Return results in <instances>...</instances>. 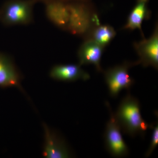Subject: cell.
Returning <instances> with one entry per match:
<instances>
[{"label": "cell", "instance_id": "9a60e30c", "mask_svg": "<svg viewBox=\"0 0 158 158\" xmlns=\"http://www.w3.org/2000/svg\"><path fill=\"white\" fill-rule=\"evenodd\" d=\"M35 2H41L44 3L47 2H49L51 1H55V0H34ZM58 1H64V2H71V1H80L81 0H58Z\"/></svg>", "mask_w": 158, "mask_h": 158}, {"label": "cell", "instance_id": "7c38bea8", "mask_svg": "<svg viewBox=\"0 0 158 158\" xmlns=\"http://www.w3.org/2000/svg\"><path fill=\"white\" fill-rule=\"evenodd\" d=\"M148 0H137L134 9L130 13L124 28L141 31V24L148 15L147 4Z\"/></svg>", "mask_w": 158, "mask_h": 158}, {"label": "cell", "instance_id": "5b68a950", "mask_svg": "<svg viewBox=\"0 0 158 158\" xmlns=\"http://www.w3.org/2000/svg\"><path fill=\"white\" fill-rule=\"evenodd\" d=\"M137 64H138V62L135 63L125 62L105 72V80L111 97H117L122 89L129 90L134 84V81L129 74L128 70L133 65Z\"/></svg>", "mask_w": 158, "mask_h": 158}, {"label": "cell", "instance_id": "8fae6325", "mask_svg": "<svg viewBox=\"0 0 158 158\" xmlns=\"http://www.w3.org/2000/svg\"><path fill=\"white\" fill-rule=\"evenodd\" d=\"M76 64H65L55 65L51 69L50 76L57 81H75L79 80L87 81L90 76L81 67Z\"/></svg>", "mask_w": 158, "mask_h": 158}, {"label": "cell", "instance_id": "8992f818", "mask_svg": "<svg viewBox=\"0 0 158 158\" xmlns=\"http://www.w3.org/2000/svg\"><path fill=\"white\" fill-rule=\"evenodd\" d=\"M43 127L44 135V156L47 158L70 157V151L65 140L46 124L44 123Z\"/></svg>", "mask_w": 158, "mask_h": 158}, {"label": "cell", "instance_id": "3957f363", "mask_svg": "<svg viewBox=\"0 0 158 158\" xmlns=\"http://www.w3.org/2000/svg\"><path fill=\"white\" fill-rule=\"evenodd\" d=\"M106 104L110 110V118L105 130V147L110 154L114 157L126 156L129 152L128 148L123 141L121 130L116 121L110 104L108 102Z\"/></svg>", "mask_w": 158, "mask_h": 158}, {"label": "cell", "instance_id": "30bf717a", "mask_svg": "<svg viewBox=\"0 0 158 158\" xmlns=\"http://www.w3.org/2000/svg\"><path fill=\"white\" fill-rule=\"evenodd\" d=\"M103 48L93 39L86 40L79 48L78 53L79 65L93 64L98 71L102 72L100 62Z\"/></svg>", "mask_w": 158, "mask_h": 158}, {"label": "cell", "instance_id": "277c9868", "mask_svg": "<svg viewBox=\"0 0 158 158\" xmlns=\"http://www.w3.org/2000/svg\"><path fill=\"white\" fill-rule=\"evenodd\" d=\"M69 21L67 31L77 36H82L89 32L93 18L88 8L80 1L68 2Z\"/></svg>", "mask_w": 158, "mask_h": 158}, {"label": "cell", "instance_id": "ba28073f", "mask_svg": "<svg viewBox=\"0 0 158 158\" xmlns=\"http://www.w3.org/2000/svg\"><path fill=\"white\" fill-rule=\"evenodd\" d=\"M21 74L11 57L0 52V87H17L24 92L21 85Z\"/></svg>", "mask_w": 158, "mask_h": 158}, {"label": "cell", "instance_id": "7a4b0ae2", "mask_svg": "<svg viewBox=\"0 0 158 158\" xmlns=\"http://www.w3.org/2000/svg\"><path fill=\"white\" fill-rule=\"evenodd\" d=\"M36 3L34 0H7L0 8V22L7 27L30 24Z\"/></svg>", "mask_w": 158, "mask_h": 158}, {"label": "cell", "instance_id": "4fadbf2b", "mask_svg": "<svg viewBox=\"0 0 158 158\" xmlns=\"http://www.w3.org/2000/svg\"><path fill=\"white\" fill-rule=\"evenodd\" d=\"M116 34V31L111 26H99L94 30L92 39L104 47L111 42Z\"/></svg>", "mask_w": 158, "mask_h": 158}, {"label": "cell", "instance_id": "6da1fadb", "mask_svg": "<svg viewBox=\"0 0 158 158\" xmlns=\"http://www.w3.org/2000/svg\"><path fill=\"white\" fill-rule=\"evenodd\" d=\"M114 116L121 131L131 137L144 136L152 127L141 117L139 101L130 93L123 99Z\"/></svg>", "mask_w": 158, "mask_h": 158}, {"label": "cell", "instance_id": "52a82bcc", "mask_svg": "<svg viewBox=\"0 0 158 158\" xmlns=\"http://www.w3.org/2000/svg\"><path fill=\"white\" fill-rule=\"evenodd\" d=\"M135 47L140 60L138 64L144 67L152 66L158 68V31L156 27L153 34L149 38L135 44Z\"/></svg>", "mask_w": 158, "mask_h": 158}, {"label": "cell", "instance_id": "9c48e42d", "mask_svg": "<svg viewBox=\"0 0 158 158\" xmlns=\"http://www.w3.org/2000/svg\"><path fill=\"white\" fill-rule=\"evenodd\" d=\"M44 4L48 19L57 27L67 31L69 17L68 2L55 0Z\"/></svg>", "mask_w": 158, "mask_h": 158}, {"label": "cell", "instance_id": "5bb4252c", "mask_svg": "<svg viewBox=\"0 0 158 158\" xmlns=\"http://www.w3.org/2000/svg\"><path fill=\"white\" fill-rule=\"evenodd\" d=\"M153 128L152 138L151 141L150 145L149 148L147 152L145 154V157H148L152 153L154 150L155 149L158 144V122L157 124L155 126L152 127Z\"/></svg>", "mask_w": 158, "mask_h": 158}]
</instances>
